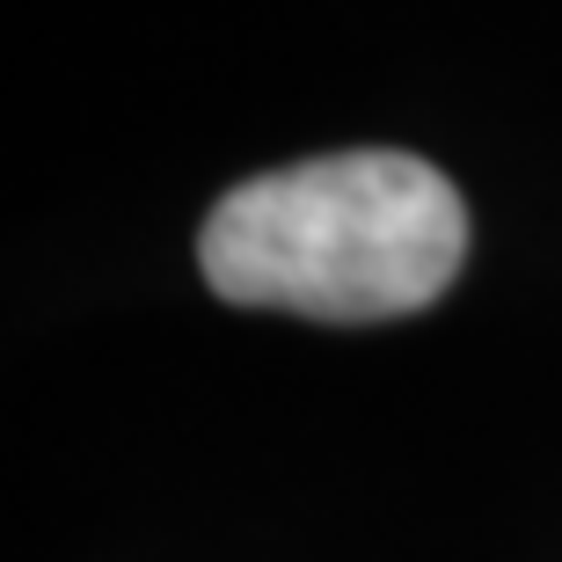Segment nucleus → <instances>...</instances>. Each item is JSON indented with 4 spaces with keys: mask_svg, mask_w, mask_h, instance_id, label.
Masks as SVG:
<instances>
[{
    "mask_svg": "<svg viewBox=\"0 0 562 562\" xmlns=\"http://www.w3.org/2000/svg\"><path fill=\"white\" fill-rule=\"evenodd\" d=\"M468 263V205L417 154L351 146L234 183L198 227V271L234 307L307 322L424 314Z\"/></svg>",
    "mask_w": 562,
    "mask_h": 562,
    "instance_id": "nucleus-1",
    "label": "nucleus"
}]
</instances>
